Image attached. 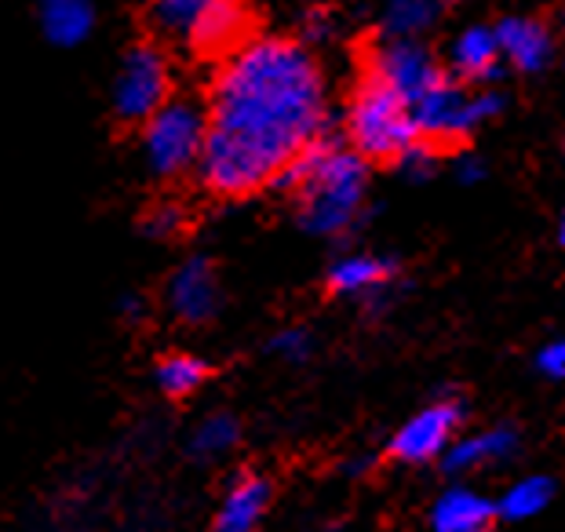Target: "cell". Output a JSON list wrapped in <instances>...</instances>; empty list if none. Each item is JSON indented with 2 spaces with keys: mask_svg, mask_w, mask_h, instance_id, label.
Listing matches in <instances>:
<instances>
[{
  "mask_svg": "<svg viewBox=\"0 0 565 532\" xmlns=\"http://www.w3.org/2000/svg\"><path fill=\"white\" fill-rule=\"evenodd\" d=\"M324 77L307 44L248 38L226 52L212 81L209 128L198 157L204 190L245 198L324 139Z\"/></svg>",
  "mask_w": 565,
  "mask_h": 532,
  "instance_id": "obj_1",
  "label": "cell"
},
{
  "mask_svg": "<svg viewBox=\"0 0 565 532\" xmlns=\"http://www.w3.org/2000/svg\"><path fill=\"white\" fill-rule=\"evenodd\" d=\"M270 187L296 193V220L307 234L340 237L365 209L369 168L362 153L318 139L310 150L292 157Z\"/></svg>",
  "mask_w": 565,
  "mask_h": 532,
  "instance_id": "obj_2",
  "label": "cell"
},
{
  "mask_svg": "<svg viewBox=\"0 0 565 532\" xmlns=\"http://www.w3.org/2000/svg\"><path fill=\"white\" fill-rule=\"evenodd\" d=\"M347 136H351V150L365 161H398L419 142V128L413 106L376 74H365L347 114Z\"/></svg>",
  "mask_w": 565,
  "mask_h": 532,
  "instance_id": "obj_3",
  "label": "cell"
},
{
  "mask_svg": "<svg viewBox=\"0 0 565 532\" xmlns=\"http://www.w3.org/2000/svg\"><path fill=\"white\" fill-rule=\"evenodd\" d=\"M153 19L201 55H226L248 41L252 11L245 0H158Z\"/></svg>",
  "mask_w": 565,
  "mask_h": 532,
  "instance_id": "obj_4",
  "label": "cell"
},
{
  "mask_svg": "<svg viewBox=\"0 0 565 532\" xmlns=\"http://www.w3.org/2000/svg\"><path fill=\"white\" fill-rule=\"evenodd\" d=\"M204 128H209V114L198 103L164 99L142 120V157H147L150 172L161 179H175L198 168Z\"/></svg>",
  "mask_w": 565,
  "mask_h": 532,
  "instance_id": "obj_5",
  "label": "cell"
},
{
  "mask_svg": "<svg viewBox=\"0 0 565 532\" xmlns=\"http://www.w3.org/2000/svg\"><path fill=\"white\" fill-rule=\"evenodd\" d=\"M463 419H467L463 397H456V394L430 397L419 413H413L391 434L387 453L391 459H398V464H413V467L435 464V459H441V453L460 438Z\"/></svg>",
  "mask_w": 565,
  "mask_h": 532,
  "instance_id": "obj_6",
  "label": "cell"
},
{
  "mask_svg": "<svg viewBox=\"0 0 565 532\" xmlns=\"http://www.w3.org/2000/svg\"><path fill=\"white\" fill-rule=\"evenodd\" d=\"M164 99H172V70L158 44H136L121 58L114 77V114L128 125H142Z\"/></svg>",
  "mask_w": 565,
  "mask_h": 532,
  "instance_id": "obj_7",
  "label": "cell"
},
{
  "mask_svg": "<svg viewBox=\"0 0 565 532\" xmlns=\"http://www.w3.org/2000/svg\"><path fill=\"white\" fill-rule=\"evenodd\" d=\"M369 74H376L383 84H391V88L413 106L416 99H424L435 84L449 77V70H445L419 41H387L383 38V44L369 58Z\"/></svg>",
  "mask_w": 565,
  "mask_h": 532,
  "instance_id": "obj_8",
  "label": "cell"
},
{
  "mask_svg": "<svg viewBox=\"0 0 565 532\" xmlns=\"http://www.w3.org/2000/svg\"><path fill=\"white\" fill-rule=\"evenodd\" d=\"M398 281V259L376 256V252H343L332 259L324 274V288L332 296L354 299L365 310H383L391 299V288Z\"/></svg>",
  "mask_w": 565,
  "mask_h": 532,
  "instance_id": "obj_9",
  "label": "cell"
},
{
  "mask_svg": "<svg viewBox=\"0 0 565 532\" xmlns=\"http://www.w3.org/2000/svg\"><path fill=\"white\" fill-rule=\"evenodd\" d=\"M220 304H223L220 274H215V263L209 256L186 259L164 285V307L172 310V318L179 324H190V329L209 324L220 313Z\"/></svg>",
  "mask_w": 565,
  "mask_h": 532,
  "instance_id": "obj_10",
  "label": "cell"
},
{
  "mask_svg": "<svg viewBox=\"0 0 565 532\" xmlns=\"http://www.w3.org/2000/svg\"><path fill=\"white\" fill-rule=\"evenodd\" d=\"M519 453H522V430L511 427V423H497V427H489V430L456 438L449 449L441 453L438 464L445 475L467 478V475H478V470L511 464Z\"/></svg>",
  "mask_w": 565,
  "mask_h": 532,
  "instance_id": "obj_11",
  "label": "cell"
},
{
  "mask_svg": "<svg viewBox=\"0 0 565 532\" xmlns=\"http://www.w3.org/2000/svg\"><path fill=\"white\" fill-rule=\"evenodd\" d=\"M274 489L263 475H234L226 481V489L215 503L212 532H259V525L267 522Z\"/></svg>",
  "mask_w": 565,
  "mask_h": 532,
  "instance_id": "obj_12",
  "label": "cell"
},
{
  "mask_svg": "<svg viewBox=\"0 0 565 532\" xmlns=\"http://www.w3.org/2000/svg\"><path fill=\"white\" fill-rule=\"evenodd\" d=\"M497 44L503 66L519 70V74H540L555 58V33H551L540 19L529 15H508L497 26Z\"/></svg>",
  "mask_w": 565,
  "mask_h": 532,
  "instance_id": "obj_13",
  "label": "cell"
},
{
  "mask_svg": "<svg viewBox=\"0 0 565 532\" xmlns=\"http://www.w3.org/2000/svg\"><path fill=\"white\" fill-rule=\"evenodd\" d=\"M500 511L475 486H449L430 507V532H497Z\"/></svg>",
  "mask_w": 565,
  "mask_h": 532,
  "instance_id": "obj_14",
  "label": "cell"
},
{
  "mask_svg": "<svg viewBox=\"0 0 565 532\" xmlns=\"http://www.w3.org/2000/svg\"><path fill=\"white\" fill-rule=\"evenodd\" d=\"M449 74L463 84H489L503 74V58L492 26H467L449 47Z\"/></svg>",
  "mask_w": 565,
  "mask_h": 532,
  "instance_id": "obj_15",
  "label": "cell"
},
{
  "mask_svg": "<svg viewBox=\"0 0 565 532\" xmlns=\"http://www.w3.org/2000/svg\"><path fill=\"white\" fill-rule=\"evenodd\" d=\"M41 30L55 47H77L95 30L92 0H41Z\"/></svg>",
  "mask_w": 565,
  "mask_h": 532,
  "instance_id": "obj_16",
  "label": "cell"
},
{
  "mask_svg": "<svg viewBox=\"0 0 565 532\" xmlns=\"http://www.w3.org/2000/svg\"><path fill=\"white\" fill-rule=\"evenodd\" d=\"M441 19V0H383L380 30L387 41H419Z\"/></svg>",
  "mask_w": 565,
  "mask_h": 532,
  "instance_id": "obj_17",
  "label": "cell"
},
{
  "mask_svg": "<svg viewBox=\"0 0 565 532\" xmlns=\"http://www.w3.org/2000/svg\"><path fill=\"white\" fill-rule=\"evenodd\" d=\"M551 500H555V481L547 475L514 478L497 500L500 522H529V518H536L540 511H547Z\"/></svg>",
  "mask_w": 565,
  "mask_h": 532,
  "instance_id": "obj_18",
  "label": "cell"
},
{
  "mask_svg": "<svg viewBox=\"0 0 565 532\" xmlns=\"http://www.w3.org/2000/svg\"><path fill=\"white\" fill-rule=\"evenodd\" d=\"M212 376V365L198 354H168L153 369V383L168 397H190Z\"/></svg>",
  "mask_w": 565,
  "mask_h": 532,
  "instance_id": "obj_19",
  "label": "cell"
},
{
  "mask_svg": "<svg viewBox=\"0 0 565 532\" xmlns=\"http://www.w3.org/2000/svg\"><path fill=\"white\" fill-rule=\"evenodd\" d=\"M242 441V427L231 413H212L204 416L194 430H190V453L201 459H220Z\"/></svg>",
  "mask_w": 565,
  "mask_h": 532,
  "instance_id": "obj_20",
  "label": "cell"
},
{
  "mask_svg": "<svg viewBox=\"0 0 565 532\" xmlns=\"http://www.w3.org/2000/svg\"><path fill=\"white\" fill-rule=\"evenodd\" d=\"M270 354L288 361V365H303V361L315 354V336H310L303 324H285L281 332L270 336Z\"/></svg>",
  "mask_w": 565,
  "mask_h": 532,
  "instance_id": "obj_21",
  "label": "cell"
},
{
  "mask_svg": "<svg viewBox=\"0 0 565 532\" xmlns=\"http://www.w3.org/2000/svg\"><path fill=\"white\" fill-rule=\"evenodd\" d=\"M186 223H190V215H186L183 204H179V201H161V204H153V209L147 212V220H142V230H147L150 237L168 241V237L183 234Z\"/></svg>",
  "mask_w": 565,
  "mask_h": 532,
  "instance_id": "obj_22",
  "label": "cell"
},
{
  "mask_svg": "<svg viewBox=\"0 0 565 532\" xmlns=\"http://www.w3.org/2000/svg\"><path fill=\"white\" fill-rule=\"evenodd\" d=\"M536 372L547 380H565V336L558 340H547L544 347L536 350Z\"/></svg>",
  "mask_w": 565,
  "mask_h": 532,
  "instance_id": "obj_23",
  "label": "cell"
},
{
  "mask_svg": "<svg viewBox=\"0 0 565 532\" xmlns=\"http://www.w3.org/2000/svg\"><path fill=\"white\" fill-rule=\"evenodd\" d=\"M456 175H460V183H478V179L486 175V164L478 161V157H463V161H460V172H456Z\"/></svg>",
  "mask_w": 565,
  "mask_h": 532,
  "instance_id": "obj_24",
  "label": "cell"
},
{
  "mask_svg": "<svg viewBox=\"0 0 565 532\" xmlns=\"http://www.w3.org/2000/svg\"><path fill=\"white\" fill-rule=\"evenodd\" d=\"M117 310H121L125 321H142V313H147V304H142V299H136V296H125Z\"/></svg>",
  "mask_w": 565,
  "mask_h": 532,
  "instance_id": "obj_25",
  "label": "cell"
},
{
  "mask_svg": "<svg viewBox=\"0 0 565 532\" xmlns=\"http://www.w3.org/2000/svg\"><path fill=\"white\" fill-rule=\"evenodd\" d=\"M558 241L565 245V212H562V220H558Z\"/></svg>",
  "mask_w": 565,
  "mask_h": 532,
  "instance_id": "obj_26",
  "label": "cell"
},
{
  "mask_svg": "<svg viewBox=\"0 0 565 532\" xmlns=\"http://www.w3.org/2000/svg\"><path fill=\"white\" fill-rule=\"evenodd\" d=\"M150 4H158V0H150Z\"/></svg>",
  "mask_w": 565,
  "mask_h": 532,
  "instance_id": "obj_27",
  "label": "cell"
}]
</instances>
